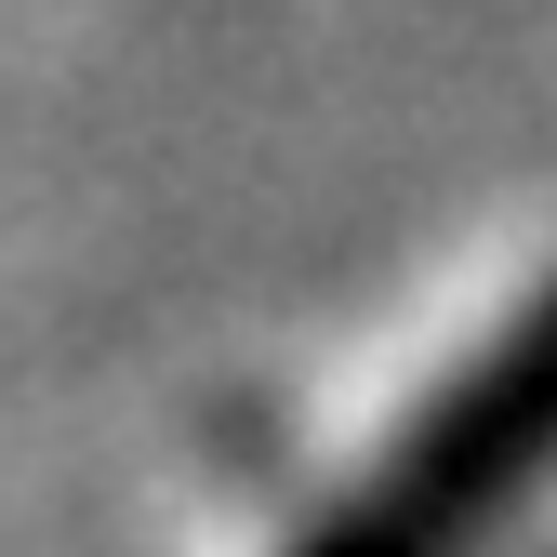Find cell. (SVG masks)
<instances>
[{
    "instance_id": "6da1fadb",
    "label": "cell",
    "mask_w": 557,
    "mask_h": 557,
    "mask_svg": "<svg viewBox=\"0 0 557 557\" xmlns=\"http://www.w3.org/2000/svg\"><path fill=\"white\" fill-rule=\"evenodd\" d=\"M557 451V306L544 319H518L492 359H478L425 425H411L398 451H385V478H372V518L398 531V544H451V531H478L518 478Z\"/></svg>"
},
{
    "instance_id": "7a4b0ae2",
    "label": "cell",
    "mask_w": 557,
    "mask_h": 557,
    "mask_svg": "<svg viewBox=\"0 0 557 557\" xmlns=\"http://www.w3.org/2000/svg\"><path fill=\"white\" fill-rule=\"evenodd\" d=\"M306 557H425V544H398V531H385V518H372V505H359V518H345V531H319V544H306Z\"/></svg>"
}]
</instances>
